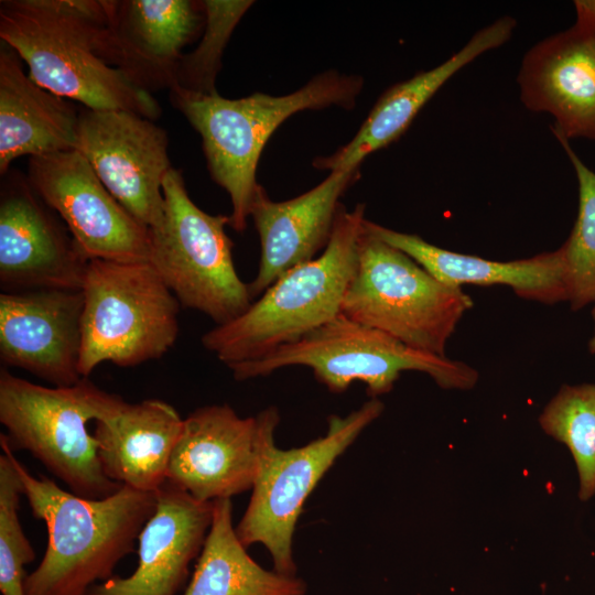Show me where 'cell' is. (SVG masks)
Masks as SVG:
<instances>
[{
	"label": "cell",
	"mask_w": 595,
	"mask_h": 595,
	"mask_svg": "<svg viewBox=\"0 0 595 595\" xmlns=\"http://www.w3.org/2000/svg\"><path fill=\"white\" fill-rule=\"evenodd\" d=\"M26 176L89 260L149 262V228L111 195L78 150L29 158Z\"/></svg>",
	"instance_id": "12"
},
{
	"label": "cell",
	"mask_w": 595,
	"mask_h": 595,
	"mask_svg": "<svg viewBox=\"0 0 595 595\" xmlns=\"http://www.w3.org/2000/svg\"><path fill=\"white\" fill-rule=\"evenodd\" d=\"M202 4L206 17L203 39L177 61L172 87L210 95L217 93L215 82L230 34L252 1L205 0Z\"/></svg>",
	"instance_id": "27"
},
{
	"label": "cell",
	"mask_w": 595,
	"mask_h": 595,
	"mask_svg": "<svg viewBox=\"0 0 595 595\" xmlns=\"http://www.w3.org/2000/svg\"><path fill=\"white\" fill-rule=\"evenodd\" d=\"M102 58L149 91L173 86L181 50L202 25V2L188 0H105Z\"/></svg>",
	"instance_id": "17"
},
{
	"label": "cell",
	"mask_w": 595,
	"mask_h": 595,
	"mask_svg": "<svg viewBox=\"0 0 595 595\" xmlns=\"http://www.w3.org/2000/svg\"><path fill=\"white\" fill-rule=\"evenodd\" d=\"M593 318L595 322V302H594V309H593ZM588 348L591 353L595 354V328H594V335L588 343Z\"/></svg>",
	"instance_id": "30"
},
{
	"label": "cell",
	"mask_w": 595,
	"mask_h": 595,
	"mask_svg": "<svg viewBox=\"0 0 595 595\" xmlns=\"http://www.w3.org/2000/svg\"><path fill=\"white\" fill-rule=\"evenodd\" d=\"M383 411L378 398L340 418L331 415L324 436L290 450L270 442L263 454L252 495L236 533L244 547L263 544L274 571L295 575L292 538L303 505L336 458Z\"/></svg>",
	"instance_id": "10"
},
{
	"label": "cell",
	"mask_w": 595,
	"mask_h": 595,
	"mask_svg": "<svg viewBox=\"0 0 595 595\" xmlns=\"http://www.w3.org/2000/svg\"><path fill=\"white\" fill-rule=\"evenodd\" d=\"M0 445L17 470L22 495L33 516L47 529L39 566L24 581L25 595H88L97 581L111 577L117 563L131 553L153 515L156 493L122 485L102 499H87L33 476L15 458L6 434Z\"/></svg>",
	"instance_id": "2"
},
{
	"label": "cell",
	"mask_w": 595,
	"mask_h": 595,
	"mask_svg": "<svg viewBox=\"0 0 595 595\" xmlns=\"http://www.w3.org/2000/svg\"><path fill=\"white\" fill-rule=\"evenodd\" d=\"M542 430L570 450L580 478L578 497L595 495V385H564L539 416Z\"/></svg>",
	"instance_id": "25"
},
{
	"label": "cell",
	"mask_w": 595,
	"mask_h": 595,
	"mask_svg": "<svg viewBox=\"0 0 595 595\" xmlns=\"http://www.w3.org/2000/svg\"><path fill=\"white\" fill-rule=\"evenodd\" d=\"M365 205L340 209L327 247L281 275L249 307L202 336L228 368L261 358L340 315L365 229Z\"/></svg>",
	"instance_id": "3"
},
{
	"label": "cell",
	"mask_w": 595,
	"mask_h": 595,
	"mask_svg": "<svg viewBox=\"0 0 595 595\" xmlns=\"http://www.w3.org/2000/svg\"><path fill=\"white\" fill-rule=\"evenodd\" d=\"M82 291L83 378L101 363L159 359L175 344L181 304L150 262L91 259Z\"/></svg>",
	"instance_id": "7"
},
{
	"label": "cell",
	"mask_w": 595,
	"mask_h": 595,
	"mask_svg": "<svg viewBox=\"0 0 595 595\" xmlns=\"http://www.w3.org/2000/svg\"><path fill=\"white\" fill-rule=\"evenodd\" d=\"M17 52L0 45V174L19 156L76 149L79 112L72 100L24 74Z\"/></svg>",
	"instance_id": "23"
},
{
	"label": "cell",
	"mask_w": 595,
	"mask_h": 595,
	"mask_svg": "<svg viewBox=\"0 0 595 595\" xmlns=\"http://www.w3.org/2000/svg\"><path fill=\"white\" fill-rule=\"evenodd\" d=\"M569 156L578 183L575 224L561 246L564 255L569 302L573 311L595 302V172L578 158L570 141L554 136Z\"/></svg>",
	"instance_id": "26"
},
{
	"label": "cell",
	"mask_w": 595,
	"mask_h": 595,
	"mask_svg": "<svg viewBox=\"0 0 595 595\" xmlns=\"http://www.w3.org/2000/svg\"><path fill=\"white\" fill-rule=\"evenodd\" d=\"M280 416L268 408L240 418L228 404H212L183 419L166 479L201 501L252 489Z\"/></svg>",
	"instance_id": "11"
},
{
	"label": "cell",
	"mask_w": 595,
	"mask_h": 595,
	"mask_svg": "<svg viewBox=\"0 0 595 595\" xmlns=\"http://www.w3.org/2000/svg\"><path fill=\"white\" fill-rule=\"evenodd\" d=\"M231 511L230 498L214 501L212 524L184 595H305L301 578L268 571L248 555Z\"/></svg>",
	"instance_id": "24"
},
{
	"label": "cell",
	"mask_w": 595,
	"mask_h": 595,
	"mask_svg": "<svg viewBox=\"0 0 595 595\" xmlns=\"http://www.w3.org/2000/svg\"><path fill=\"white\" fill-rule=\"evenodd\" d=\"M105 0H2L0 37L41 87L94 110H123L150 120L162 110L100 54Z\"/></svg>",
	"instance_id": "1"
},
{
	"label": "cell",
	"mask_w": 595,
	"mask_h": 595,
	"mask_svg": "<svg viewBox=\"0 0 595 595\" xmlns=\"http://www.w3.org/2000/svg\"><path fill=\"white\" fill-rule=\"evenodd\" d=\"M516 26L515 18L504 15L477 31L442 64L390 86L378 98L354 138L334 154L317 158L313 165L331 172L358 169L366 156L396 141L454 74L482 54L508 42Z\"/></svg>",
	"instance_id": "20"
},
{
	"label": "cell",
	"mask_w": 595,
	"mask_h": 595,
	"mask_svg": "<svg viewBox=\"0 0 595 595\" xmlns=\"http://www.w3.org/2000/svg\"><path fill=\"white\" fill-rule=\"evenodd\" d=\"M0 286L3 292L82 290L89 259L17 170L1 175Z\"/></svg>",
	"instance_id": "14"
},
{
	"label": "cell",
	"mask_w": 595,
	"mask_h": 595,
	"mask_svg": "<svg viewBox=\"0 0 595 595\" xmlns=\"http://www.w3.org/2000/svg\"><path fill=\"white\" fill-rule=\"evenodd\" d=\"M76 150L139 223L150 229L161 221L162 184L172 169L164 129L133 112L85 108L79 112Z\"/></svg>",
	"instance_id": "13"
},
{
	"label": "cell",
	"mask_w": 595,
	"mask_h": 595,
	"mask_svg": "<svg viewBox=\"0 0 595 595\" xmlns=\"http://www.w3.org/2000/svg\"><path fill=\"white\" fill-rule=\"evenodd\" d=\"M162 191V219L149 229V262L181 306L199 311L216 325L228 323L252 302L234 263V245L225 230L229 216L210 215L195 205L174 167Z\"/></svg>",
	"instance_id": "9"
},
{
	"label": "cell",
	"mask_w": 595,
	"mask_h": 595,
	"mask_svg": "<svg viewBox=\"0 0 595 595\" xmlns=\"http://www.w3.org/2000/svg\"><path fill=\"white\" fill-rule=\"evenodd\" d=\"M363 86L356 75L334 71L315 76L284 96L256 93L239 99L170 89L171 104L199 133L213 180L231 201L229 226L244 231L260 184L256 171L260 154L279 126L303 110L329 106L351 108Z\"/></svg>",
	"instance_id": "4"
},
{
	"label": "cell",
	"mask_w": 595,
	"mask_h": 595,
	"mask_svg": "<svg viewBox=\"0 0 595 595\" xmlns=\"http://www.w3.org/2000/svg\"><path fill=\"white\" fill-rule=\"evenodd\" d=\"M357 176L358 169L333 171L312 190L283 202L271 201L259 185L249 215L261 248L258 272L248 283L252 301L285 272L322 253L343 208L339 199Z\"/></svg>",
	"instance_id": "18"
},
{
	"label": "cell",
	"mask_w": 595,
	"mask_h": 595,
	"mask_svg": "<svg viewBox=\"0 0 595 595\" xmlns=\"http://www.w3.org/2000/svg\"><path fill=\"white\" fill-rule=\"evenodd\" d=\"M183 419L158 399L121 400L96 421L94 436L104 473L111 480L155 493L166 480Z\"/></svg>",
	"instance_id": "22"
},
{
	"label": "cell",
	"mask_w": 595,
	"mask_h": 595,
	"mask_svg": "<svg viewBox=\"0 0 595 595\" xmlns=\"http://www.w3.org/2000/svg\"><path fill=\"white\" fill-rule=\"evenodd\" d=\"M575 2L595 17V0H575Z\"/></svg>",
	"instance_id": "29"
},
{
	"label": "cell",
	"mask_w": 595,
	"mask_h": 595,
	"mask_svg": "<svg viewBox=\"0 0 595 595\" xmlns=\"http://www.w3.org/2000/svg\"><path fill=\"white\" fill-rule=\"evenodd\" d=\"M82 290L42 289L0 294V359L54 387L83 379Z\"/></svg>",
	"instance_id": "16"
},
{
	"label": "cell",
	"mask_w": 595,
	"mask_h": 595,
	"mask_svg": "<svg viewBox=\"0 0 595 595\" xmlns=\"http://www.w3.org/2000/svg\"><path fill=\"white\" fill-rule=\"evenodd\" d=\"M138 537V566L128 577H110L88 595H175L209 531L214 501H201L167 479Z\"/></svg>",
	"instance_id": "19"
},
{
	"label": "cell",
	"mask_w": 595,
	"mask_h": 595,
	"mask_svg": "<svg viewBox=\"0 0 595 595\" xmlns=\"http://www.w3.org/2000/svg\"><path fill=\"white\" fill-rule=\"evenodd\" d=\"M573 3L574 24L524 54L519 96L528 110L552 116L554 136L595 141V17Z\"/></svg>",
	"instance_id": "15"
},
{
	"label": "cell",
	"mask_w": 595,
	"mask_h": 595,
	"mask_svg": "<svg viewBox=\"0 0 595 595\" xmlns=\"http://www.w3.org/2000/svg\"><path fill=\"white\" fill-rule=\"evenodd\" d=\"M22 495L20 479L9 455H0V591L2 595H25V565L35 552L19 519Z\"/></svg>",
	"instance_id": "28"
},
{
	"label": "cell",
	"mask_w": 595,
	"mask_h": 595,
	"mask_svg": "<svg viewBox=\"0 0 595 595\" xmlns=\"http://www.w3.org/2000/svg\"><path fill=\"white\" fill-rule=\"evenodd\" d=\"M121 397L87 378L68 387H44L0 369V422L13 448L33 455L73 494L102 499L122 485L106 476L87 424L109 413Z\"/></svg>",
	"instance_id": "5"
},
{
	"label": "cell",
	"mask_w": 595,
	"mask_h": 595,
	"mask_svg": "<svg viewBox=\"0 0 595 595\" xmlns=\"http://www.w3.org/2000/svg\"><path fill=\"white\" fill-rule=\"evenodd\" d=\"M291 366L310 368L315 378L335 393L360 381L371 398L391 391L401 372L407 370L429 375L443 389L467 390L478 380L476 369L463 361L416 350L343 315L298 342L229 369L236 380H247Z\"/></svg>",
	"instance_id": "6"
},
{
	"label": "cell",
	"mask_w": 595,
	"mask_h": 595,
	"mask_svg": "<svg viewBox=\"0 0 595 595\" xmlns=\"http://www.w3.org/2000/svg\"><path fill=\"white\" fill-rule=\"evenodd\" d=\"M472 306L461 288L439 281L365 226L340 315L416 350L445 356L447 340Z\"/></svg>",
	"instance_id": "8"
},
{
	"label": "cell",
	"mask_w": 595,
	"mask_h": 595,
	"mask_svg": "<svg viewBox=\"0 0 595 595\" xmlns=\"http://www.w3.org/2000/svg\"><path fill=\"white\" fill-rule=\"evenodd\" d=\"M365 226L447 285L502 284L510 286L520 298L548 305L569 301L567 273L561 247L527 259L493 261L440 248L418 235L400 232L368 219Z\"/></svg>",
	"instance_id": "21"
}]
</instances>
